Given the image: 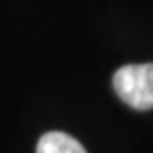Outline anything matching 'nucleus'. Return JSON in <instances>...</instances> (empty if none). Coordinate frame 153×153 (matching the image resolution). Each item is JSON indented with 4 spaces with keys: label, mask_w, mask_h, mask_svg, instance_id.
<instances>
[{
    "label": "nucleus",
    "mask_w": 153,
    "mask_h": 153,
    "mask_svg": "<svg viewBox=\"0 0 153 153\" xmlns=\"http://www.w3.org/2000/svg\"><path fill=\"white\" fill-rule=\"evenodd\" d=\"M36 153H87L82 143L61 131L46 133L39 138Z\"/></svg>",
    "instance_id": "obj_2"
},
{
    "label": "nucleus",
    "mask_w": 153,
    "mask_h": 153,
    "mask_svg": "<svg viewBox=\"0 0 153 153\" xmlns=\"http://www.w3.org/2000/svg\"><path fill=\"white\" fill-rule=\"evenodd\" d=\"M123 102L136 111L153 109V63L121 66L112 78Z\"/></svg>",
    "instance_id": "obj_1"
}]
</instances>
